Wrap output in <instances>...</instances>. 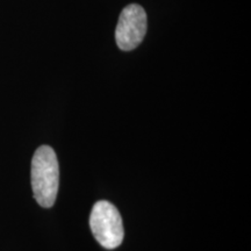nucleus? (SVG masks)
<instances>
[{
  "label": "nucleus",
  "instance_id": "1",
  "mask_svg": "<svg viewBox=\"0 0 251 251\" xmlns=\"http://www.w3.org/2000/svg\"><path fill=\"white\" fill-rule=\"evenodd\" d=\"M31 188L36 202L43 208L54 206L59 185V166L54 149L41 146L31 159Z\"/></svg>",
  "mask_w": 251,
  "mask_h": 251
},
{
  "label": "nucleus",
  "instance_id": "2",
  "mask_svg": "<svg viewBox=\"0 0 251 251\" xmlns=\"http://www.w3.org/2000/svg\"><path fill=\"white\" fill-rule=\"evenodd\" d=\"M90 227L94 238L106 249H115L124 241V224L113 203L101 200L94 203L90 216Z\"/></svg>",
  "mask_w": 251,
  "mask_h": 251
},
{
  "label": "nucleus",
  "instance_id": "3",
  "mask_svg": "<svg viewBox=\"0 0 251 251\" xmlns=\"http://www.w3.org/2000/svg\"><path fill=\"white\" fill-rule=\"evenodd\" d=\"M147 13L142 6L131 4L122 9L115 29V41L119 48L130 51L140 46L147 33Z\"/></svg>",
  "mask_w": 251,
  "mask_h": 251
}]
</instances>
